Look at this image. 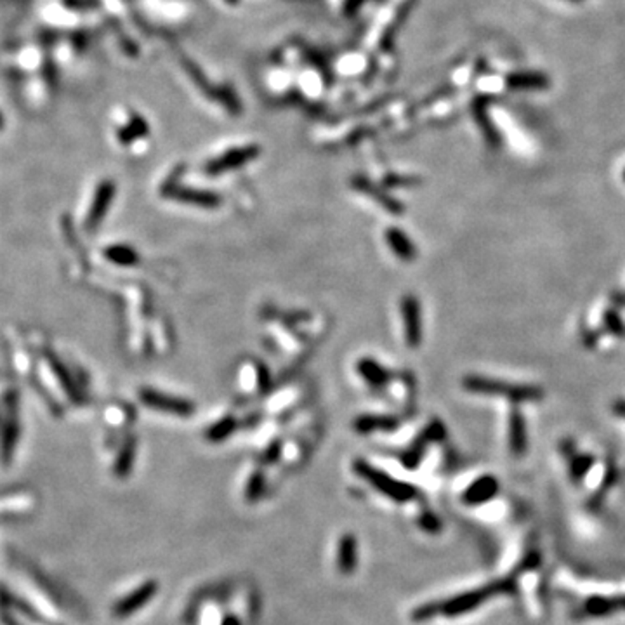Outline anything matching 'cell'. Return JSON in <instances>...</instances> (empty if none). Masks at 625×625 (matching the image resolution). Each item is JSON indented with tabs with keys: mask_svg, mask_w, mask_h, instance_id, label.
I'll list each match as a JSON object with an SVG mask.
<instances>
[{
	"mask_svg": "<svg viewBox=\"0 0 625 625\" xmlns=\"http://www.w3.org/2000/svg\"><path fill=\"white\" fill-rule=\"evenodd\" d=\"M386 238H387V243H389L391 248H393V252L398 255V257L412 259L413 255H415V250H413L412 242L406 238L405 233L400 231V229H394V228L389 229V231L386 233Z\"/></svg>",
	"mask_w": 625,
	"mask_h": 625,
	"instance_id": "cell-13",
	"label": "cell"
},
{
	"mask_svg": "<svg viewBox=\"0 0 625 625\" xmlns=\"http://www.w3.org/2000/svg\"><path fill=\"white\" fill-rule=\"evenodd\" d=\"M133 451H134V447L131 445V447H127L126 451H122V454H120L119 462H116V474H120V476L127 474V471L131 469V464H133Z\"/></svg>",
	"mask_w": 625,
	"mask_h": 625,
	"instance_id": "cell-17",
	"label": "cell"
},
{
	"mask_svg": "<svg viewBox=\"0 0 625 625\" xmlns=\"http://www.w3.org/2000/svg\"><path fill=\"white\" fill-rule=\"evenodd\" d=\"M457 504L473 525L490 532L497 540L532 521L533 514L492 473H478L457 490Z\"/></svg>",
	"mask_w": 625,
	"mask_h": 625,
	"instance_id": "cell-4",
	"label": "cell"
},
{
	"mask_svg": "<svg viewBox=\"0 0 625 625\" xmlns=\"http://www.w3.org/2000/svg\"><path fill=\"white\" fill-rule=\"evenodd\" d=\"M113 195H115V184L110 183V181L101 183V186L97 188L96 191V198H94L87 217L89 228H94V226L99 224V221L103 219V216L107 214L108 205H110V202L113 200Z\"/></svg>",
	"mask_w": 625,
	"mask_h": 625,
	"instance_id": "cell-11",
	"label": "cell"
},
{
	"mask_svg": "<svg viewBox=\"0 0 625 625\" xmlns=\"http://www.w3.org/2000/svg\"><path fill=\"white\" fill-rule=\"evenodd\" d=\"M356 471L360 476H363L365 480L368 481V483L374 485V488H377L380 493L389 497V499L394 500V502L408 504L413 502V500L419 497V493H417L415 488H413L410 483H405V481L396 480V478L393 476H387V474H384L382 471L370 468V466L365 464V462H358Z\"/></svg>",
	"mask_w": 625,
	"mask_h": 625,
	"instance_id": "cell-5",
	"label": "cell"
},
{
	"mask_svg": "<svg viewBox=\"0 0 625 625\" xmlns=\"http://www.w3.org/2000/svg\"><path fill=\"white\" fill-rule=\"evenodd\" d=\"M403 318H405L406 342L410 346H417L420 342V310L419 303L413 297H405L401 303Z\"/></svg>",
	"mask_w": 625,
	"mask_h": 625,
	"instance_id": "cell-10",
	"label": "cell"
},
{
	"mask_svg": "<svg viewBox=\"0 0 625 625\" xmlns=\"http://www.w3.org/2000/svg\"><path fill=\"white\" fill-rule=\"evenodd\" d=\"M507 450L513 457H523L528 450V432L525 419L519 412H513L507 424Z\"/></svg>",
	"mask_w": 625,
	"mask_h": 625,
	"instance_id": "cell-7",
	"label": "cell"
},
{
	"mask_svg": "<svg viewBox=\"0 0 625 625\" xmlns=\"http://www.w3.org/2000/svg\"><path fill=\"white\" fill-rule=\"evenodd\" d=\"M2 622H4V625H21L16 619H14V617H11V615H2Z\"/></svg>",
	"mask_w": 625,
	"mask_h": 625,
	"instance_id": "cell-19",
	"label": "cell"
},
{
	"mask_svg": "<svg viewBox=\"0 0 625 625\" xmlns=\"http://www.w3.org/2000/svg\"><path fill=\"white\" fill-rule=\"evenodd\" d=\"M339 568L342 574H351L356 566V540L355 537L344 535L339 544Z\"/></svg>",
	"mask_w": 625,
	"mask_h": 625,
	"instance_id": "cell-12",
	"label": "cell"
},
{
	"mask_svg": "<svg viewBox=\"0 0 625 625\" xmlns=\"http://www.w3.org/2000/svg\"><path fill=\"white\" fill-rule=\"evenodd\" d=\"M231 420H224V423H219L216 425V427L212 429V432H210V438L212 439H221V438H224V436H228V429H231Z\"/></svg>",
	"mask_w": 625,
	"mask_h": 625,
	"instance_id": "cell-18",
	"label": "cell"
},
{
	"mask_svg": "<svg viewBox=\"0 0 625 625\" xmlns=\"http://www.w3.org/2000/svg\"><path fill=\"white\" fill-rule=\"evenodd\" d=\"M107 257L120 266H131L133 262H135L138 255L129 247H110L107 250Z\"/></svg>",
	"mask_w": 625,
	"mask_h": 625,
	"instance_id": "cell-16",
	"label": "cell"
},
{
	"mask_svg": "<svg viewBox=\"0 0 625 625\" xmlns=\"http://www.w3.org/2000/svg\"><path fill=\"white\" fill-rule=\"evenodd\" d=\"M563 492L561 518L575 538L597 542L612 530L625 499V474L608 457L561 447Z\"/></svg>",
	"mask_w": 625,
	"mask_h": 625,
	"instance_id": "cell-2",
	"label": "cell"
},
{
	"mask_svg": "<svg viewBox=\"0 0 625 625\" xmlns=\"http://www.w3.org/2000/svg\"><path fill=\"white\" fill-rule=\"evenodd\" d=\"M0 127H2V115H0Z\"/></svg>",
	"mask_w": 625,
	"mask_h": 625,
	"instance_id": "cell-21",
	"label": "cell"
},
{
	"mask_svg": "<svg viewBox=\"0 0 625 625\" xmlns=\"http://www.w3.org/2000/svg\"><path fill=\"white\" fill-rule=\"evenodd\" d=\"M157 593V582H146L145 585L135 589L134 593H131L129 596L123 597L122 601L115 605V615L116 617H129L134 612H138L139 608H142Z\"/></svg>",
	"mask_w": 625,
	"mask_h": 625,
	"instance_id": "cell-8",
	"label": "cell"
},
{
	"mask_svg": "<svg viewBox=\"0 0 625 625\" xmlns=\"http://www.w3.org/2000/svg\"><path fill=\"white\" fill-rule=\"evenodd\" d=\"M552 612L566 625L625 624V570H596L556 559L551 577Z\"/></svg>",
	"mask_w": 625,
	"mask_h": 625,
	"instance_id": "cell-3",
	"label": "cell"
},
{
	"mask_svg": "<svg viewBox=\"0 0 625 625\" xmlns=\"http://www.w3.org/2000/svg\"><path fill=\"white\" fill-rule=\"evenodd\" d=\"M464 386L468 387L473 393H483V394H500V396L511 398L514 401H525L532 400V398H538L540 393L535 387H526V386H513V384L506 382H497V380L490 379H480V377H469L464 380Z\"/></svg>",
	"mask_w": 625,
	"mask_h": 625,
	"instance_id": "cell-6",
	"label": "cell"
},
{
	"mask_svg": "<svg viewBox=\"0 0 625 625\" xmlns=\"http://www.w3.org/2000/svg\"><path fill=\"white\" fill-rule=\"evenodd\" d=\"M556 556L535 521L497 542L490 566L455 589L413 606V624L468 625L513 608L526 620L542 622L552 613L551 577Z\"/></svg>",
	"mask_w": 625,
	"mask_h": 625,
	"instance_id": "cell-1",
	"label": "cell"
},
{
	"mask_svg": "<svg viewBox=\"0 0 625 625\" xmlns=\"http://www.w3.org/2000/svg\"><path fill=\"white\" fill-rule=\"evenodd\" d=\"M358 370H360V374L363 375L365 380H368V382L374 384V386H380V384L387 379V372L384 370L379 363H375V361L372 360L360 361Z\"/></svg>",
	"mask_w": 625,
	"mask_h": 625,
	"instance_id": "cell-15",
	"label": "cell"
},
{
	"mask_svg": "<svg viewBox=\"0 0 625 625\" xmlns=\"http://www.w3.org/2000/svg\"><path fill=\"white\" fill-rule=\"evenodd\" d=\"M224 625H238V622H236V620H233V619H229V620H226Z\"/></svg>",
	"mask_w": 625,
	"mask_h": 625,
	"instance_id": "cell-20",
	"label": "cell"
},
{
	"mask_svg": "<svg viewBox=\"0 0 625 625\" xmlns=\"http://www.w3.org/2000/svg\"><path fill=\"white\" fill-rule=\"evenodd\" d=\"M141 398L148 406H153V408L157 410H164V412L188 415V413H191V410H193V406H191L188 401L178 400V398L172 396H165V394L157 393V391H142Z\"/></svg>",
	"mask_w": 625,
	"mask_h": 625,
	"instance_id": "cell-9",
	"label": "cell"
},
{
	"mask_svg": "<svg viewBox=\"0 0 625 625\" xmlns=\"http://www.w3.org/2000/svg\"><path fill=\"white\" fill-rule=\"evenodd\" d=\"M254 157L252 150H245V152H231V155H226L221 157L219 160H216L212 164V167L209 169L210 172H223L228 171V169H233L235 165H242L245 164L247 160Z\"/></svg>",
	"mask_w": 625,
	"mask_h": 625,
	"instance_id": "cell-14",
	"label": "cell"
}]
</instances>
